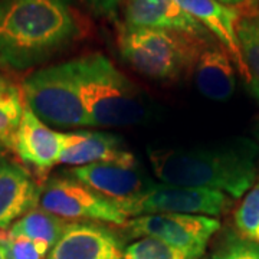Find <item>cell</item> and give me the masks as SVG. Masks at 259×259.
Returning <instances> with one entry per match:
<instances>
[{
  "label": "cell",
  "instance_id": "1",
  "mask_svg": "<svg viewBox=\"0 0 259 259\" xmlns=\"http://www.w3.org/2000/svg\"><path fill=\"white\" fill-rule=\"evenodd\" d=\"M79 35L69 0H0V69L22 72L39 66Z\"/></svg>",
  "mask_w": 259,
  "mask_h": 259
},
{
  "label": "cell",
  "instance_id": "2",
  "mask_svg": "<svg viewBox=\"0 0 259 259\" xmlns=\"http://www.w3.org/2000/svg\"><path fill=\"white\" fill-rule=\"evenodd\" d=\"M150 166L161 183L210 189L239 199L256 180L258 147L238 139L200 147H150Z\"/></svg>",
  "mask_w": 259,
  "mask_h": 259
},
{
  "label": "cell",
  "instance_id": "3",
  "mask_svg": "<svg viewBox=\"0 0 259 259\" xmlns=\"http://www.w3.org/2000/svg\"><path fill=\"white\" fill-rule=\"evenodd\" d=\"M93 127H128L148 120L146 98L102 54L69 61Z\"/></svg>",
  "mask_w": 259,
  "mask_h": 259
},
{
  "label": "cell",
  "instance_id": "4",
  "mask_svg": "<svg viewBox=\"0 0 259 259\" xmlns=\"http://www.w3.org/2000/svg\"><path fill=\"white\" fill-rule=\"evenodd\" d=\"M212 39L125 23H121L117 30L122 59L139 74L157 81H177L192 71L199 51Z\"/></svg>",
  "mask_w": 259,
  "mask_h": 259
},
{
  "label": "cell",
  "instance_id": "5",
  "mask_svg": "<svg viewBox=\"0 0 259 259\" xmlns=\"http://www.w3.org/2000/svg\"><path fill=\"white\" fill-rule=\"evenodd\" d=\"M20 88L29 110L47 125L65 130L93 127L69 61L33 71Z\"/></svg>",
  "mask_w": 259,
  "mask_h": 259
},
{
  "label": "cell",
  "instance_id": "6",
  "mask_svg": "<svg viewBox=\"0 0 259 259\" xmlns=\"http://www.w3.org/2000/svg\"><path fill=\"white\" fill-rule=\"evenodd\" d=\"M39 206L64 221H91L124 226L128 218L117 203L76 180L68 171L48 179L40 189Z\"/></svg>",
  "mask_w": 259,
  "mask_h": 259
},
{
  "label": "cell",
  "instance_id": "7",
  "mask_svg": "<svg viewBox=\"0 0 259 259\" xmlns=\"http://www.w3.org/2000/svg\"><path fill=\"white\" fill-rule=\"evenodd\" d=\"M115 203L127 218L154 213H183L218 218L229 210L232 200L228 194L218 190L153 183L139 196Z\"/></svg>",
  "mask_w": 259,
  "mask_h": 259
},
{
  "label": "cell",
  "instance_id": "8",
  "mask_svg": "<svg viewBox=\"0 0 259 259\" xmlns=\"http://www.w3.org/2000/svg\"><path fill=\"white\" fill-rule=\"evenodd\" d=\"M124 229L133 238H154L202 258L209 242L221 229V221L203 214L154 213L130 218Z\"/></svg>",
  "mask_w": 259,
  "mask_h": 259
},
{
  "label": "cell",
  "instance_id": "9",
  "mask_svg": "<svg viewBox=\"0 0 259 259\" xmlns=\"http://www.w3.org/2000/svg\"><path fill=\"white\" fill-rule=\"evenodd\" d=\"M61 164L83 167L98 163H118L137 166L134 154L121 137L93 130H75L62 133Z\"/></svg>",
  "mask_w": 259,
  "mask_h": 259
},
{
  "label": "cell",
  "instance_id": "10",
  "mask_svg": "<svg viewBox=\"0 0 259 259\" xmlns=\"http://www.w3.org/2000/svg\"><path fill=\"white\" fill-rule=\"evenodd\" d=\"M47 259H124L120 238L95 222H69Z\"/></svg>",
  "mask_w": 259,
  "mask_h": 259
},
{
  "label": "cell",
  "instance_id": "11",
  "mask_svg": "<svg viewBox=\"0 0 259 259\" xmlns=\"http://www.w3.org/2000/svg\"><path fill=\"white\" fill-rule=\"evenodd\" d=\"M124 23L137 28L164 29L199 39H212L209 30L189 16L175 0H122Z\"/></svg>",
  "mask_w": 259,
  "mask_h": 259
},
{
  "label": "cell",
  "instance_id": "12",
  "mask_svg": "<svg viewBox=\"0 0 259 259\" xmlns=\"http://www.w3.org/2000/svg\"><path fill=\"white\" fill-rule=\"evenodd\" d=\"M189 16L199 22L209 30L218 42H221L229 52L236 71L245 83H248V72L242 58L238 40L236 26L242 16V9L231 8L219 3L218 0H175Z\"/></svg>",
  "mask_w": 259,
  "mask_h": 259
},
{
  "label": "cell",
  "instance_id": "13",
  "mask_svg": "<svg viewBox=\"0 0 259 259\" xmlns=\"http://www.w3.org/2000/svg\"><path fill=\"white\" fill-rule=\"evenodd\" d=\"M12 151L35 171L44 175L59 163L62 133L49 128L26 105Z\"/></svg>",
  "mask_w": 259,
  "mask_h": 259
},
{
  "label": "cell",
  "instance_id": "14",
  "mask_svg": "<svg viewBox=\"0 0 259 259\" xmlns=\"http://www.w3.org/2000/svg\"><path fill=\"white\" fill-rule=\"evenodd\" d=\"M68 173L114 202L133 199L146 192L154 183L139 171L137 166H125L118 163L72 167Z\"/></svg>",
  "mask_w": 259,
  "mask_h": 259
},
{
  "label": "cell",
  "instance_id": "15",
  "mask_svg": "<svg viewBox=\"0 0 259 259\" xmlns=\"http://www.w3.org/2000/svg\"><path fill=\"white\" fill-rule=\"evenodd\" d=\"M236 68L229 52L212 39L199 51L192 68L197 91L210 101H228L236 88Z\"/></svg>",
  "mask_w": 259,
  "mask_h": 259
},
{
  "label": "cell",
  "instance_id": "16",
  "mask_svg": "<svg viewBox=\"0 0 259 259\" xmlns=\"http://www.w3.org/2000/svg\"><path fill=\"white\" fill-rule=\"evenodd\" d=\"M40 189L25 167L8 158L0 161V231L39 206Z\"/></svg>",
  "mask_w": 259,
  "mask_h": 259
},
{
  "label": "cell",
  "instance_id": "17",
  "mask_svg": "<svg viewBox=\"0 0 259 259\" xmlns=\"http://www.w3.org/2000/svg\"><path fill=\"white\" fill-rule=\"evenodd\" d=\"M236 33L248 72L246 85H249L250 91L259 101V10L256 6L249 5L242 10Z\"/></svg>",
  "mask_w": 259,
  "mask_h": 259
},
{
  "label": "cell",
  "instance_id": "18",
  "mask_svg": "<svg viewBox=\"0 0 259 259\" xmlns=\"http://www.w3.org/2000/svg\"><path fill=\"white\" fill-rule=\"evenodd\" d=\"M68 223L54 213L36 206L25 213L6 232L10 236H25L32 241L45 242L52 248L64 233Z\"/></svg>",
  "mask_w": 259,
  "mask_h": 259
},
{
  "label": "cell",
  "instance_id": "19",
  "mask_svg": "<svg viewBox=\"0 0 259 259\" xmlns=\"http://www.w3.org/2000/svg\"><path fill=\"white\" fill-rule=\"evenodd\" d=\"M26 110L22 88L9 79L0 82V144L12 151L16 133Z\"/></svg>",
  "mask_w": 259,
  "mask_h": 259
},
{
  "label": "cell",
  "instance_id": "20",
  "mask_svg": "<svg viewBox=\"0 0 259 259\" xmlns=\"http://www.w3.org/2000/svg\"><path fill=\"white\" fill-rule=\"evenodd\" d=\"M233 222L239 235L259 243V182L252 186L235 209Z\"/></svg>",
  "mask_w": 259,
  "mask_h": 259
},
{
  "label": "cell",
  "instance_id": "21",
  "mask_svg": "<svg viewBox=\"0 0 259 259\" xmlns=\"http://www.w3.org/2000/svg\"><path fill=\"white\" fill-rule=\"evenodd\" d=\"M124 259H200L154 238H139L124 249Z\"/></svg>",
  "mask_w": 259,
  "mask_h": 259
},
{
  "label": "cell",
  "instance_id": "22",
  "mask_svg": "<svg viewBox=\"0 0 259 259\" xmlns=\"http://www.w3.org/2000/svg\"><path fill=\"white\" fill-rule=\"evenodd\" d=\"M207 259H259V243L236 232L226 231Z\"/></svg>",
  "mask_w": 259,
  "mask_h": 259
},
{
  "label": "cell",
  "instance_id": "23",
  "mask_svg": "<svg viewBox=\"0 0 259 259\" xmlns=\"http://www.w3.org/2000/svg\"><path fill=\"white\" fill-rule=\"evenodd\" d=\"M6 235V245L10 259H47L51 246L45 242L32 241L25 236H10Z\"/></svg>",
  "mask_w": 259,
  "mask_h": 259
},
{
  "label": "cell",
  "instance_id": "24",
  "mask_svg": "<svg viewBox=\"0 0 259 259\" xmlns=\"http://www.w3.org/2000/svg\"><path fill=\"white\" fill-rule=\"evenodd\" d=\"M81 2L97 16H104V18H115L122 3V0H81Z\"/></svg>",
  "mask_w": 259,
  "mask_h": 259
},
{
  "label": "cell",
  "instance_id": "25",
  "mask_svg": "<svg viewBox=\"0 0 259 259\" xmlns=\"http://www.w3.org/2000/svg\"><path fill=\"white\" fill-rule=\"evenodd\" d=\"M0 259H10L8 245H6V235H5V232H0Z\"/></svg>",
  "mask_w": 259,
  "mask_h": 259
},
{
  "label": "cell",
  "instance_id": "26",
  "mask_svg": "<svg viewBox=\"0 0 259 259\" xmlns=\"http://www.w3.org/2000/svg\"><path fill=\"white\" fill-rule=\"evenodd\" d=\"M218 2L222 5H226V6H231V8H239L242 5L248 3L249 0H218Z\"/></svg>",
  "mask_w": 259,
  "mask_h": 259
},
{
  "label": "cell",
  "instance_id": "27",
  "mask_svg": "<svg viewBox=\"0 0 259 259\" xmlns=\"http://www.w3.org/2000/svg\"><path fill=\"white\" fill-rule=\"evenodd\" d=\"M9 148H6L5 146H2L0 144V161H3V160H6L8 158V154H9Z\"/></svg>",
  "mask_w": 259,
  "mask_h": 259
},
{
  "label": "cell",
  "instance_id": "28",
  "mask_svg": "<svg viewBox=\"0 0 259 259\" xmlns=\"http://www.w3.org/2000/svg\"><path fill=\"white\" fill-rule=\"evenodd\" d=\"M248 3H249V5H252V6H256V5L259 3V0H249Z\"/></svg>",
  "mask_w": 259,
  "mask_h": 259
},
{
  "label": "cell",
  "instance_id": "29",
  "mask_svg": "<svg viewBox=\"0 0 259 259\" xmlns=\"http://www.w3.org/2000/svg\"><path fill=\"white\" fill-rule=\"evenodd\" d=\"M5 79H8V78H5V76H3V75L0 74V82H3V81H5Z\"/></svg>",
  "mask_w": 259,
  "mask_h": 259
}]
</instances>
